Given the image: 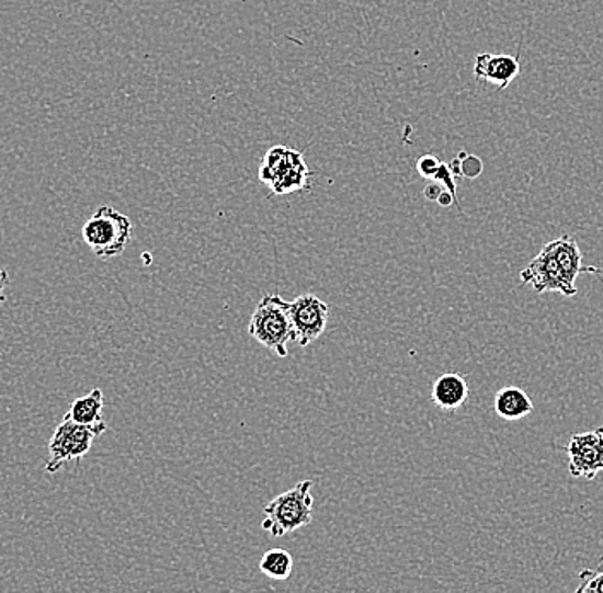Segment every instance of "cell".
<instances>
[{
    "mask_svg": "<svg viewBox=\"0 0 603 593\" xmlns=\"http://www.w3.org/2000/svg\"><path fill=\"white\" fill-rule=\"evenodd\" d=\"M312 480H302L291 491L276 495L264 506L263 528L273 537L300 531L312 522Z\"/></svg>",
    "mask_w": 603,
    "mask_h": 593,
    "instance_id": "1",
    "label": "cell"
},
{
    "mask_svg": "<svg viewBox=\"0 0 603 593\" xmlns=\"http://www.w3.org/2000/svg\"><path fill=\"white\" fill-rule=\"evenodd\" d=\"M249 334L264 349L273 350L280 357H286L288 343L294 342L288 303L276 294L264 295L252 312Z\"/></svg>",
    "mask_w": 603,
    "mask_h": 593,
    "instance_id": "2",
    "label": "cell"
},
{
    "mask_svg": "<svg viewBox=\"0 0 603 593\" xmlns=\"http://www.w3.org/2000/svg\"><path fill=\"white\" fill-rule=\"evenodd\" d=\"M133 224L129 217L110 206H100L82 227V239L88 248L102 260L121 255L129 246Z\"/></svg>",
    "mask_w": 603,
    "mask_h": 593,
    "instance_id": "3",
    "label": "cell"
},
{
    "mask_svg": "<svg viewBox=\"0 0 603 593\" xmlns=\"http://www.w3.org/2000/svg\"><path fill=\"white\" fill-rule=\"evenodd\" d=\"M309 167L300 151L288 146H273L259 167V179L274 194H292L309 184Z\"/></svg>",
    "mask_w": 603,
    "mask_h": 593,
    "instance_id": "4",
    "label": "cell"
},
{
    "mask_svg": "<svg viewBox=\"0 0 603 593\" xmlns=\"http://www.w3.org/2000/svg\"><path fill=\"white\" fill-rule=\"evenodd\" d=\"M105 431L106 424L90 427V425L76 424L64 415L62 422L55 427L54 436L48 444V461L45 470L48 474H55L67 461L81 460L82 456L90 453L94 437H99Z\"/></svg>",
    "mask_w": 603,
    "mask_h": 593,
    "instance_id": "5",
    "label": "cell"
},
{
    "mask_svg": "<svg viewBox=\"0 0 603 593\" xmlns=\"http://www.w3.org/2000/svg\"><path fill=\"white\" fill-rule=\"evenodd\" d=\"M520 278L523 285H532L533 290L537 294L557 292L565 297H574L578 294L574 283L569 282L565 270L557 261L550 242L545 244L544 249L530 261L528 266L520 273Z\"/></svg>",
    "mask_w": 603,
    "mask_h": 593,
    "instance_id": "6",
    "label": "cell"
},
{
    "mask_svg": "<svg viewBox=\"0 0 603 593\" xmlns=\"http://www.w3.org/2000/svg\"><path fill=\"white\" fill-rule=\"evenodd\" d=\"M294 342L307 346L321 337L328 324L329 306L316 295L304 294L288 303Z\"/></svg>",
    "mask_w": 603,
    "mask_h": 593,
    "instance_id": "7",
    "label": "cell"
},
{
    "mask_svg": "<svg viewBox=\"0 0 603 593\" xmlns=\"http://www.w3.org/2000/svg\"><path fill=\"white\" fill-rule=\"evenodd\" d=\"M566 453L569 456V474L574 479H595L603 470V427L574 434L566 446Z\"/></svg>",
    "mask_w": 603,
    "mask_h": 593,
    "instance_id": "8",
    "label": "cell"
},
{
    "mask_svg": "<svg viewBox=\"0 0 603 593\" xmlns=\"http://www.w3.org/2000/svg\"><path fill=\"white\" fill-rule=\"evenodd\" d=\"M474 72L478 81H486L502 91L520 75V59L505 54L486 52L475 59Z\"/></svg>",
    "mask_w": 603,
    "mask_h": 593,
    "instance_id": "9",
    "label": "cell"
},
{
    "mask_svg": "<svg viewBox=\"0 0 603 593\" xmlns=\"http://www.w3.org/2000/svg\"><path fill=\"white\" fill-rule=\"evenodd\" d=\"M470 397L466 377L458 373H446L435 379L432 386V401L444 412H455L465 406Z\"/></svg>",
    "mask_w": 603,
    "mask_h": 593,
    "instance_id": "10",
    "label": "cell"
},
{
    "mask_svg": "<svg viewBox=\"0 0 603 593\" xmlns=\"http://www.w3.org/2000/svg\"><path fill=\"white\" fill-rule=\"evenodd\" d=\"M550 248H553L560 266L565 270L569 282L574 283V285L576 278L583 275V273H600L599 267L583 264V254H581L580 246L576 242L574 237L562 233L559 239L550 242Z\"/></svg>",
    "mask_w": 603,
    "mask_h": 593,
    "instance_id": "11",
    "label": "cell"
},
{
    "mask_svg": "<svg viewBox=\"0 0 603 593\" xmlns=\"http://www.w3.org/2000/svg\"><path fill=\"white\" fill-rule=\"evenodd\" d=\"M533 409L535 406L532 398L525 394V389L517 386H505L499 389L493 398V410L504 421H520L523 417L530 415Z\"/></svg>",
    "mask_w": 603,
    "mask_h": 593,
    "instance_id": "12",
    "label": "cell"
},
{
    "mask_svg": "<svg viewBox=\"0 0 603 593\" xmlns=\"http://www.w3.org/2000/svg\"><path fill=\"white\" fill-rule=\"evenodd\" d=\"M67 419H71L76 424L105 425L103 421V391L100 388L91 389L87 397L78 398L72 401L71 409L66 413Z\"/></svg>",
    "mask_w": 603,
    "mask_h": 593,
    "instance_id": "13",
    "label": "cell"
},
{
    "mask_svg": "<svg viewBox=\"0 0 603 593\" xmlns=\"http://www.w3.org/2000/svg\"><path fill=\"white\" fill-rule=\"evenodd\" d=\"M259 570L264 577L283 582L294 571V556L285 549H270L259 561Z\"/></svg>",
    "mask_w": 603,
    "mask_h": 593,
    "instance_id": "14",
    "label": "cell"
},
{
    "mask_svg": "<svg viewBox=\"0 0 603 593\" xmlns=\"http://www.w3.org/2000/svg\"><path fill=\"white\" fill-rule=\"evenodd\" d=\"M581 585L574 593H603V559L595 570H584L580 574Z\"/></svg>",
    "mask_w": 603,
    "mask_h": 593,
    "instance_id": "15",
    "label": "cell"
},
{
    "mask_svg": "<svg viewBox=\"0 0 603 593\" xmlns=\"http://www.w3.org/2000/svg\"><path fill=\"white\" fill-rule=\"evenodd\" d=\"M458 157L462 161V178L475 179L482 173L483 163L480 158L466 153H459Z\"/></svg>",
    "mask_w": 603,
    "mask_h": 593,
    "instance_id": "16",
    "label": "cell"
},
{
    "mask_svg": "<svg viewBox=\"0 0 603 593\" xmlns=\"http://www.w3.org/2000/svg\"><path fill=\"white\" fill-rule=\"evenodd\" d=\"M441 163H443V161H439V158L434 157V155H423V157H420L419 161H417V170H419L423 179H431L432 181Z\"/></svg>",
    "mask_w": 603,
    "mask_h": 593,
    "instance_id": "17",
    "label": "cell"
},
{
    "mask_svg": "<svg viewBox=\"0 0 603 593\" xmlns=\"http://www.w3.org/2000/svg\"><path fill=\"white\" fill-rule=\"evenodd\" d=\"M432 181L439 182V184L443 185L446 191H450V193L456 197L455 175L451 172L447 163H441V167H439L437 173H435ZM456 199H458V197H456Z\"/></svg>",
    "mask_w": 603,
    "mask_h": 593,
    "instance_id": "18",
    "label": "cell"
},
{
    "mask_svg": "<svg viewBox=\"0 0 603 593\" xmlns=\"http://www.w3.org/2000/svg\"><path fill=\"white\" fill-rule=\"evenodd\" d=\"M444 193L443 185L439 182L432 181L428 187L423 189V196L428 197L429 201H435L437 203L439 196Z\"/></svg>",
    "mask_w": 603,
    "mask_h": 593,
    "instance_id": "19",
    "label": "cell"
},
{
    "mask_svg": "<svg viewBox=\"0 0 603 593\" xmlns=\"http://www.w3.org/2000/svg\"><path fill=\"white\" fill-rule=\"evenodd\" d=\"M9 275L5 270H0V307L5 304V287H8Z\"/></svg>",
    "mask_w": 603,
    "mask_h": 593,
    "instance_id": "20",
    "label": "cell"
},
{
    "mask_svg": "<svg viewBox=\"0 0 603 593\" xmlns=\"http://www.w3.org/2000/svg\"><path fill=\"white\" fill-rule=\"evenodd\" d=\"M437 203L439 205L444 206V208H447V206L453 205V203H458V199H456V197L453 196L450 191H446V189H444V193L439 196Z\"/></svg>",
    "mask_w": 603,
    "mask_h": 593,
    "instance_id": "21",
    "label": "cell"
}]
</instances>
